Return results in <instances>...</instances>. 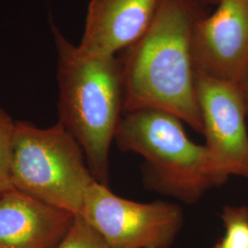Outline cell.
<instances>
[{"label": "cell", "instance_id": "obj_1", "mask_svg": "<svg viewBox=\"0 0 248 248\" xmlns=\"http://www.w3.org/2000/svg\"><path fill=\"white\" fill-rule=\"evenodd\" d=\"M203 0H161L149 28L120 58L124 113L157 109L202 133L192 61V36Z\"/></svg>", "mask_w": 248, "mask_h": 248}, {"label": "cell", "instance_id": "obj_2", "mask_svg": "<svg viewBox=\"0 0 248 248\" xmlns=\"http://www.w3.org/2000/svg\"><path fill=\"white\" fill-rule=\"evenodd\" d=\"M53 31L59 123L79 143L93 177L108 185L110 145L124 113L121 60L83 54L54 25Z\"/></svg>", "mask_w": 248, "mask_h": 248}, {"label": "cell", "instance_id": "obj_3", "mask_svg": "<svg viewBox=\"0 0 248 248\" xmlns=\"http://www.w3.org/2000/svg\"><path fill=\"white\" fill-rule=\"evenodd\" d=\"M114 142L120 150L142 156L144 182L161 194L194 204L218 186L205 145L192 142L183 122L166 111L125 113Z\"/></svg>", "mask_w": 248, "mask_h": 248}, {"label": "cell", "instance_id": "obj_4", "mask_svg": "<svg viewBox=\"0 0 248 248\" xmlns=\"http://www.w3.org/2000/svg\"><path fill=\"white\" fill-rule=\"evenodd\" d=\"M95 181L79 143L62 124L39 128L16 122L12 160L15 189L79 215Z\"/></svg>", "mask_w": 248, "mask_h": 248}, {"label": "cell", "instance_id": "obj_5", "mask_svg": "<svg viewBox=\"0 0 248 248\" xmlns=\"http://www.w3.org/2000/svg\"><path fill=\"white\" fill-rule=\"evenodd\" d=\"M79 215L108 248H170L184 223L177 204L133 202L115 195L97 180L89 187Z\"/></svg>", "mask_w": 248, "mask_h": 248}, {"label": "cell", "instance_id": "obj_6", "mask_svg": "<svg viewBox=\"0 0 248 248\" xmlns=\"http://www.w3.org/2000/svg\"><path fill=\"white\" fill-rule=\"evenodd\" d=\"M202 134L218 186L230 177L248 178V122L240 84L195 78Z\"/></svg>", "mask_w": 248, "mask_h": 248}, {"label": "cell", "instance_id": "obj_7", "mask_svg": "<svg viewBox=\"0 0 248 248\" xmlns=\"http://www.w3.org/2000/svg\"><path fill=\"white\" fill-rule=\"evenodd\" d=\"M197 76L240 84L248 70V0H220L194 28Z\"/></svg>", "mask_w": 248, "mask_h": 248}, {"label": "cell", "instance_id": "obj_8", "mask_svg": "<svg viewBox=\"0 0 248 248\" xmlns=\"http://www.w3.org/2000/svg\"><path fill=\"white\" fill-rule=\"evenodd\" d=\"M161 0H90L78 48L91 56H115L146 31Z\"/></svg>", "mask_w": 248, "mask_h": 248}, {"label": "cell", "instance_id": "obj_9", "mask_svg": "<svg viewBox=\"0 0 248 248\" xmlns=\"http://www.w3.org/2000/svg\"><path fill=\"white\" fill-rule=\"evenodd\" d=\"M77 215L14 189L0 196V248H55Z\"/></svg>", "mask_w": 248, "mask_h": 248}, {"label": "cell", "instance_id": "obj_10", "mask_svg": "<svg viewBox=\"0 0 248 248\" xmlns=\"http://www.w3.org/2000/svg\"><path fill=\"white\" fill-rule=\"evenodd\" d=\"M221 218L225 232L213 248H248V206H224Z\"/></svg>", "mask_w": 248, "mask_h": 248}, {"label": "cell", "instance_id": "obj_11", "mask_svg": "<svg viewBox=\"0 0 248 248\" xmlns=\"http://www.w3.org/2000/svg\"><path fill=\"white\" fill-rule=\"evenodd\" d=\"M16 122L0 108V195L14 190L12 160Z\"/></svg>", "mask_w": 248, "mask_h": 248}, {"label": "cell", "instance_id": "obj_12", "mask_svg": "<svg viewBox=\"0 0 248 248\" xmlns=\"http://www.w3.org/2000/svg\"><path fill=\"white\" fill-rule=\"evenodd\" d=\"M55 248H108L106 242L80 215L75 217L71 228Z\"/></svg>", "mask_w": 248, "mask_h": 248}, {"label": "cell", "instance_id": "obj_13", "mask_svg": "<svg viewBox=\"0 0 248 248\" xmlns=\"http://www.w3.org/2000/svg\"><path fill=\"white\" fill-rule=\"evenodd\" d=\"M240 87L242 89V93L244 96V99L246 102V107H247V113H248V70L246 74V76L244 77L243 80L240 83Z\"/></svg>", "mask_w": 248, "mask_h": 248}, {"label": "cell", "instance_id": "obj_14", "mask_svg": "<svg viewBox=\"0 0 248 248\" xmlns=\"http://www.w3.org/2000/svg\"><path fill=\"white\" fill-rule=\"evenodd\" d=\"M219 1L220 0H203V2L211 4V5H217L219 3Z\"/></svg>", "mask_w": 248, "mask_h": 248}, {"label": "cell", "instance_id": "obj_15", "mask_svg": "<svg viewBox=\"0 0 248 248\" xmlns=\"http://www.w3.org/2000/svg\"><path fill=\"white\" fill-rule=\"evenodd\" d=\"M0 196H1V195H0Z\"/></svg>", "mask_w": 248, "mask_h": 248}]
</instances>
